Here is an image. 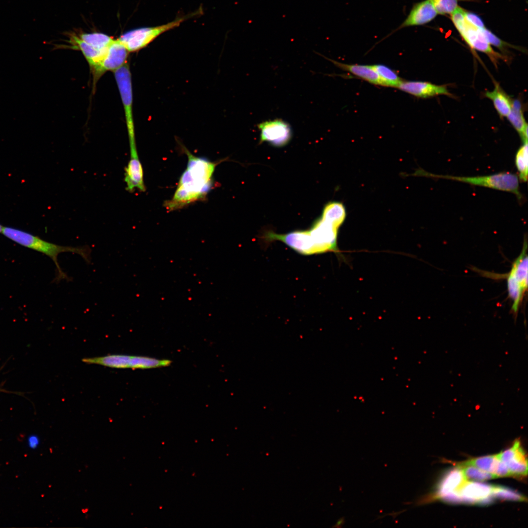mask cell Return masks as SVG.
Returning a JSON list of instances; mask_svg holds the SVG:
<instances>
[{"label": "cell", "instance_id": "19", "mask_svg": "<svg viewBox=\"0 0 528 528\" xmlns=\"http://www.w3.org/2000/svg\"><path fill=\"white\" fill-rule=\"evenodd\" d=\"M485 96L492 100L495 108L501 117H507L510 111L512 101L501 89L499 85L496 84L492 91H486Z\"/></svg>", "mask_w": 528, "mask_h": 528}, {"label": "cell", "instance_id": "14", "mask_svg": "<svg viewBox=\"0 0 528 528\" xmlns=\"http://www.w3.org/2000/svg\"><path fill=\"white\" fill-rule=\"evenodd\" d=\"M397 88L416 97L422 98L440 95H451L445 86L437 85L427 82L402 80Z\"/></svg>", "mask_w": 528, "mask_h": 528}, {"label": "cell", "instance_id": "27", "mask_svg": "<svg viewBox=\"0 0 528 528\" xmlns=\"http://www.w3.org/2000/svg\"><path fill=\"white\" fill-rule=\"evenodd\" d=\"M438 14H451L458 7L459 0H430Z\"/></svg>", "mask_w": 528, "mask_h": 528}, {"label": "cell", "instance_id": "15", "mask_svg": "<svg viewBox=\"0 0 528 528\" xmlns=\"http://www.w3.org/2000/svg\"><path fill=\"white\" fill-rule=\"evenodd\" d=\"M466 480L459 466L448 470L439 483L434 497L440 499L454 492Z\"/></svg>", "mask_w": 528, "mask_h": 528}, {"label": "cell", "instance_id": "3", "mask_svg": "<svg viewBox=\"0 0 528 528\" xmlns=\"http://www.w3.org/2000/svg\"><path fill=\"white\" fill-rule=\"evenodd\" d=\"M416 175L430 177L450 179L466 183L472 185L480 186L506 191L515 194L520 200L522 198V195L519 190L518 176L516 175L509 172H502L482 176H460L436 175L421 170L417 172Z\"/></svg>", "mask_w": 528, "mask_h": 528}, {"label": "cell", "instance_id": "31", "mask_svg": "<svg viewBox=\"0 0 528 528\" xmlns=\"http://www.w3.org/2000/svg\"><path fill=\"white\" fill-rule=\"evenodd\" d=\"M342 522H343V520H339V521H338L336 526H337L338 525L340 526V525L342 523Z\"/></svg>", "mask_w": 528, "mask_h": 528}, {"label": "cell", "instance_id": "18", "mask_svg": "<svg viewBox=\"0 0 528 528\" xmlns=\"http://www.w3.org/2000/svg\"><path fill=\"white\" fill-rule=\"evenodd\" d=\"M507 118L519 134L523 143L528 142V124L519 100H515L512 102V107Z\"/></svg>", "mask_w": 528, "mask_h": 528}, {"label": "cell", "instance_id": "20", "mask_svg": "<svg viewBox=\"0 0 528 528\" xmlns=\"http://www.w3.org/2000/svg\"><path fill=\"white\" fill-rule=\"evenodd\" d=\"M345 217L344 205L340 202H331L325 205L321 218L338 228L344 222Z\"/></svg>", "mask_w": 528, "mask_h": 528}, {"label": "cell", "instance_id": "7", "mask_svg": "<svg viewBox=\"0 0 528 528\" xmlns=\"http://www.w3.org/2000/svg\"><path fill=\"white\" fill-rule=\"evenodd\" d=\"M267 242L280 241L297 252L305 255L320 253L308 230H297L284 234L265 232L262 237Z\"/></svg>", "mask_w": 528, "mask_h": 528}, {"label": "cell", "instance_id": "17", "mask_svg": "<svg viewBox=\"0 0 528 528\" xmlns=\"http://www.w3.org/2000/svg\"><path fill=\"white\" fill-rule=\"evenodd\" d=\"M69 43L71 47L80 50L90 66L91 69L96 66L102 59L107 49L105 50L97 49L82 41L78 35H69Z\"/></svg>", "mask_w": 528, "mask_h": 528}, {"label": "cell", "instance_id": "5", "mask_svg": "<svg viewBox=\"0 0 528 528\" xmlns=\"http://www.w3.org/2000/svg\"><path fill=\"white\" fill-rule=\"evenodd\" d=\"M527 249L528 243L526 239L522 251L513 262L506 277L508 297L512 302L511 309L516 314L528 289Z\"/></svg>", "mask_w": 528, "mask_h": 528}, {"label": "cell", "instance_id": "21", "mask_svg": "<svg viewBox=\"0 0 528 528\" xmlns=\"http://www.w3.org/2000/svg\"><path fill=\"white\" fill-rule=\"evenodd\" d=\"M500 461L499 453L470 459L461 463L460 464L473 466L483 471L495 475Z\"/></svg>", "mask_w": 528, "mask_h": 528}, {"label": "cell", "instance_id": "11", "mask_svg": "<svg viewBox=\"0 0 528 528\" xmlns=\"http://www.w3.org/2000/svg\"><path fill=\"white\" fill-rule=\"evenodd\" d=\"M337 229L321 218L313 223L309 231L320 253L336 249Z\"/></svg>", "mask_w": 528, "mask_h": 528}, {"label": "cell", "instance_id": "22", "mask_svg": "<svg viewBox=\"0 0 528 528\" xmlns=\"http://www.w3.org/2000/svg\"><path fill=\"white\" fill-rule=\"evenodd\" d=\"M379 76L382 86L397 88L403 80L389 67L381 64L372 65Z\"/></svg>", "mask_w": 528, "mask_h": 528}, {"label": "cell", "instance_id": "13", "mask_svg": "<svg viewBox=\"0 0 528 528\" xmlns=\"http://www.w3.org/2000/svg\"><path fill=\"white\" fill-rule=\"evenodd\" d=\"M499 456L514 476L527 475V458L519 440H516L512 447L499 453Z\"/></svg>", "mask_w": 528, "mask_h": 528}, {"label": "cell", "instance_id": "2", "mask_svg": "<svg viewBox=\"0 0 528 528\" xmlns=\"http://www.w3.org/2000/svg\"><path fill=\"white\" fill-rule=\"evenodd\" d=\"M2 234L8 239L23 246L44 254L54 263L57 273L54 279L59 282L69 277L61 268L58 262V256L62 252H69L80 255L87 262H90V251L88 247H72L57 245L22 230L10 227H3Z\"/></svg>", "mask_w": 528, "mask_h": 528}, {"label": "cell", "instance_id": "23", "mask_svg": "<svg viewBox=\"0 0 528 528\" xmlns=\"http://www.w3.org/2000/svg\"><path fill=\"white\" fill-rule=\"evenodd\" d=\"M78 36L89 45L101 50H106L114 40L106 34L97 32L82 33Z\"/></svg>", "mask_w": 528, "mask_h": 528}, {"label": "cell", "instance_id": "4", "mask_svg": "<svg viewBox=\"0 0 528 528\" xmlns=\"http://www.w3.org/2000/svg\"><path fill=\"white\" fill-rule=\"evenodd\" d=\"M203 12L199 8L194 12L184 15L176 20L156 26L136 28L122 34L118 40L124 45L129 52H134L147 46L163 33L178 27L185 21L199 15Z\"/></svg>", "mask_w": 528, "mask_h": 528}, {"label": "cell", "instance_id": "32", "mask_svg": "<svg viewBox=\"0 0 528 528\" xmlns=\"http://www.w3.org/2000/svg\"><path fill=\"white\" fill-rule=\"evenodd\" d=\"M3 227V226L0 224V233L2 232Z\"/></svg>", "mask_w": 528, "mask_h": 528}, {"label": "cell", "instance_id": "28", "mask_svg": "<svg viewBox=\"0 0 528 528\" xmlns=\"http://www.w3.org/2000/svg\"><path fill=\"white\" fill-rule=\"evenodd\" d=\"M479 29L487 42L490 45H493L500 49L502 51L505 50L507 47V46L509 45L507 43H505L504 41L498 38L496 35H495L489 30L487 29L485 27Z\"/></svg>", "mask_w": 528, "mask_h": 528}, {"label": "cell", "instance_id": "24", "mask_svg": "<svg viewBox=\"0 0 528 528\" xmlns=\"http://www.w3.org/2000/svg\"><path fill=\"white\" fill-rule=\"evenodd\" d=\"M515 164L518 172L519 179L522 182L527 181L528 174V142L523 143L517 151Z\"/></svg>", "mask_w": 528, "mask_h": 528}, {"label": "cell", "instance_id": "12", "mask_svg": "<svg viewBox=\"0 0 528 528\" xmlns=\"http://www.w3.org/2000/svg\"><path fill=\"white\" fill-rule=\"evenodd\" d=\"M438 13L430 0H424L415 3L409 14L394 31L413 26L425 24L433 20Z\"/></svg>", "mask_w": 528, "mask_h": 528}, {"label": "cell", "instance_id": "6", "mask_svg": "<svg viewBox=\"0 0 528 528\" xmlns=\"http://www.w3.org/2000/svg\"><path fill=\"white\" fill-rule=\"evenodd\" d=\"M465 9L459 7L450 14L454 25L462 38L473 49L482 52L487 55L494 62H496L500 54L494 51L479 28L469 23L464 17Z\"/></svg>", "mask_w": 528, "mask_h": 528}, {"label": "cell", "instance_id": "8", "mask_svg": "<svg viewBox=\"0 0 528 528\" xmlns=\"http://www.w3.org/2000/svg\"><path fill=\"white\" fill-rule=\"evenodd\" d=\"M260 131V143L267 142L275 147L287 144L292 137L290 125L281 119L262 122L258 124Z\"/></svg>", "mask_w": 528, "mask_h": 528}, {"label": "cell", "instance_id": "16", "mask_svg": "<svg viewBox=\"0 0 528 528\" xmlns=\"http://www.w3.org/2000/svg\"><path fill=\"white\" fill-rule=\"evenodd\" d=\"M324 57L342 70L349 72L371 84L382 86L380 78L372 65L344 64L324 56Z\"/></svg>", "mask_w": 528, "mask_h": 528}, {"label": "cell", "instance_id": "26", "mask_svg": "<svg viewBox=\"0 0 528 528\" xmlns=\"http://www.w3.org/2000/svg\"><path fill=\"white\" fill-rule=\"evenodd\" d=\"M492 496L493 498L515 501H525V497L517 492L504 486L493 485Z\"/></svg>", "mask_w": 528, "mask_h": 528}, {"label": "cell", "instance_id": "9", "mask_svg": "<svg viewBox=\"0 0 528 528\" xmlns=\"http://www.w3.org/2000/svg\"><path fill=\"white\" fill-rule=\"evenodd\" d=\"M129 52L118 40H114L108 47L101 61L91 68L94 82L108 71L113 72L126 64Z\"/></svg>", "mask_w": 528, "mask_h": 528}, {"label": "cell", "instance_id": "10", "mask_svg": "<svg viewBox=\"0 0 528 528\" xmlns=\"http://www.w3.org/2000/svg\"><path fill=\"white\" fill-rule=\"evenodd\" d=\"M493 485L465 481L454 491L461 499V503L489 505L492 502Z\"/></svg>", "mask_w": 528, "mask_h": 528}, {"label": "cell", "instance_id": "25", "mask_svg": "<svg viewBox=\"0 0 528 528\" xmlns=\"http://www.w3.org/2000/svg\"><path fill=\"white\" fill-rule=\"evenodd\" d=\"M466 480L483 481L498 478L497 476L474 466L459 464Z\"/></svg>", "mask_w": 528, "mask_h": 528}, {"label": "cell", "instance_id": "30", "mask_svg": "<svg viewBox=\"0 0 528 528\" xmlns=\"http://www.w3.org/2000/svg\"><path fill=\"white\" fill-rule=\"evenodd\" d=\"M495 475L498 477L514 476L505 463L501 460L499 462Z\"/></svg>", "mask_w": 528, "mask_h": 528}, {"label": "cell", "instance_id": "1", "mask_svg": "<svg viewBox=\"0 0 528 528\" xmlns=\"http://www.w3.org/2000/svg\"><path fill=\"white\" fill-rule=\"evenodd\" d=\"M183 149L188 157L187 168L181 176L173 197L165 202L164 206L168 211L204 199L213 184L212 176L217 163L196 156L185 147Z\"/></svg>", "mask_w": 528, "mask_h": 528}, {"label": "cell", "instance_id": "29", "mask_svg": "<svg viewBox=\"0 0 528 528\" xmlns=\"http://www.w3.org/2000/svg\"><path fill=\"white\" fill-rule=\"evenodd\" d=\"M464 17L469 23L478 28H482L485 27L482 18L472 12L465 10Z\"/></svg>", "mask_w": 528, "mask_h": 528}]
</instances>
